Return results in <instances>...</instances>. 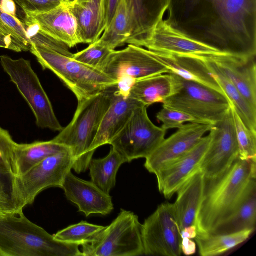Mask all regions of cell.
Instances as JSON below:
<instances>
[{"instance_id": "1", "label": "cell", "mask_w": 256, "mask_h": 256, "mask_svg": "<svg viewBox=\"0 0 256 256\" xmlns=\"http://www.w3.org/2000/svg\"><path fill=\"white\" fill-rule=\"evenodd\" d=\"M165 22L220 52L256 56V0H170Z\"/></svg>"}, {"instance_id": "2", "label": "cell", "mask_w": 256, "mask_h": 256, "mask_svg": "<svg viewBox=\"0 0 256 256\" xmlns=\"http://www.w3.org/2000/svg\"><path fill=\"white\" fill-rule=\"evenodd\" d=\"M256 178V162L238 157L220 176L204 179L203 194L196 214L197 234H208L239 206L251 181Z\"/></svg>"}, {"instance_id": "3", "label": "cell", "mask_w": 256, "mask_h": 256, "mask_svg": "<svg viewBox=\"0 0 256 256\" xmlns=\"http://www.w3.org/2000/svg\"><path fill=\"white\" fill-rule=\"evenodd\" d=\"M79 246L57 240L23 212L0 216V256H82Z\"/></svg>"}, {"instance_id": "4", "label": "cell", "mask_w": 256, "mask_h": 256, "mask_svg": "<svg viewBox=\"0 0 256 256\" xmlns=\"http://www.w3.org/2000/svg\"><path fill=\"white\" fill-rule=\"evenodd\" d=\"M108 90L78 101L72 120L52 139L70 149L77 174L85 172L92 158L90 148L111 103Z\"/></svg>"}, {"instance_id": "5", "label": "cell", "mask_w": 256, "mask_h": 256, "mask_svg": "<svg viewBox=\"0 0 256 256\" xmlns=\"http://www.w3.org/2000/svg\"><path fill=\"white\" fill-rule=\"evenodd\" d=\"M30 52L44 70L53 72L76 96L78 101L114 87L118 81L100 69L54 50L30 45Z\"/></svg>"}, {"instance_id": "6", "label": "cell", "mask_w": 256, "mask_h": 256, "mask_svg": "<svg viewBox=\"0 0 256 256\" xmlns=\"http://www.w3.org/2000/svg\"><path fill=\"white\" fill-rule=\"evenodd\" d=\"M82 246L83 256L144 255L142 224L133 212L121 208L116 218L94 241Z\"/></svg>"}, {"instance_id": "7", "label": "cell", "mask_w": 256, "mask_h": 256, "mask_svg": "<svg viewBox=\"0 0 256 256\" xmlns=\"http://www.w3.org/2000/svg\"><path fill=\"white\" fill-rule=\"evenodd\" d=\"M0 62L4 71L32 110L37 126L60 132L64 128L58 120L30 62L23 58L14 60L6 55L0 56Z\"/></svg>"}, {"instance_id": "8", "label": "cell", "mask_w": 256, "mask_h": 256, "mask_svg": "<svg viewBox=\"0 0 256 256\" xmlns=\"http://www.w3.org/2000/svg\"><path fill=\"white\" fill-rule=\"evenodd\" d=\"M180 80L178 92L166 100L162 106L186 112L205 124H214L232 106L226 95L198 83Z\"/></svg>"}, {"instance_id": "9", "label": "cell", "mask_w": 256, "mask_h": 256, "mask_svg": "<svg viewBox=\"0 0 256 256\" xmlns=\"http://www.w3.org/2000/svg\"><path fill=\"white\" fill-rule=\"evenodd\" d=\"M147 108H136L123 128L108 144L128 162L146 158L165 139L166 130L150 120Z\"/></svg>"}, {"instance_id": "10", "label": "cell", "mask_w": 256, "mask_h": 256, "mask_svg": "<svg viewBox=\"0 0 256 256\" xmlns=\"http://www.w3.org/2000/svg\"><path fill=\"white\" fill-rule=\"evenodd\" d=\"M144 255L179 256L182 238L174 204L160 205L142 224Z\"/></svg>"}, {"instance_id": "11", "label": "cell", "mask_w": 256, "mask_h": 256, "mask_svg": "<svg viewBox=\"0 0 256 256\" xmlns=\"http://www.w3.org/2000/svg\"><path fill=\"white\" fill-rule=\"evenodd\" d=\"M74 163L68 148L50 156L24 174L17 176L19 191L26 206L34 203L37 196L52 187L61 188Z\"/></svg>"}, {"instance_id": "12", "label": "cell", "mask_w": 256, "mask_h": 256, "mask_svg": "<svg viewBox=\"0 0 256 256\" xmlns=\"http://www.w3.org/2000/svg\"><path fill=\"white\" fill-rule=\"evenodd\" d=\"M232 108L222 120L212 125L209 132L210 142L200 167L206 178L220 176L238 157Z\"/></svg>"}, {"instance_id": "13", "label": "cell", "mask_w": 256, "mask_h": 256, "mask_svg": "<svg viewBox=\"0 0 256 256\" xmlns=\"http://www.w3.org/2000/svg\"><path fill=\"white\" fill-rule=\"evenodd\" d=\"M101 70L116 81L124 76L138 80L168 74L166 68L155 57L153 51L132 44L122 50H113Z\"/></svg>"}, {"instance_id": "14", "label": "cell", "mask_w": 256, "mask_h": 256, "mask_svg": "<svg viewBox=\"0 0 256 256\" xmlns=\"http://www.w3.org/2000/svg\"><path fill=\"white\" fill-rule=\"evenodd\" d=\"M212 125L196 122L184 124L146 158L145 168L155 174L192 149L210 132Z\"/></svg>"}, {"instance_id": "15", "label": "cell", "mask_w": 256, "mask_h": 256, "mask_svg": "<svg viewBox=\"0 0 256 256\" xmlns=\"http://www.w3.org/2000/svg\"><path fill=\"white\" fill-rule=\"evenodd\" d=\"M68 3L48 12L26 16V30L40 32L69 48L81 44L77 20Z\"/></svg>"}, {"instance_id": "16", "label": "cell", "mask_w": 256, "mask_h": 256, "mask_svg": "<svg viewBox=\"0 0 256 256\" xmlns=\"http://www.w3.org/2000/svg\"><path fill=\"white\" fill-rule=\"evenodd\" d=\"M142 46L150 50L177 56H206L224 54L172 28L163 19L157 24Z\"/></svg>"}, {"instance_id": "17", "label": "cell", "mask_w": 256, "mask_h": 256, "mask_svg": "<svg viewBox=\"0 0 256 256\" xmlns=\"http://www.w3.org/2000/svg\"><path fill=\"white\" fill-rule=\"evenodd\" d=\"M210 140V134L204 136L190 151L155 174L158 190L166 198H170L200 169Z\"/></svg>"}, {"instance_id": "18", "label": "cell", "mask_w": 256, "mask_h": 256, "mask_svg": "<svg viewBox=\"0 0 256 256\" xmlns=\"http://www.w3.org/2000/svg\"><path fill=\"white\" fill-rule=\"evenodd\" d=\"M70 201L86 217L92 214L106 216L114 210L112 198L92 181L82 180L69 172L61 188Z\"/></svg>"}, {"instance_id": "19", "label": "cell", "mask_w": 256, "mask_h": 256, "mask_svg": "<svg viewBox=\"0 0 256 256\" xmlns=\"http://www.w3.org/2000/svg\"><path fill=\"white\" fill-rule=\"evenodd\" d=\"M131 28L126 44L142 46L163 19L170 0H124Z\"/></svg>"}, {"instance_id": "20", "label": "cell", "mask_w": 256, "mask_h": 256, "mask_svg": "<svg viewBox=\"0 0 256 256\" xmlns=\"http://www.w3.org/2000/svg\"><path fill=\"white\" fill-rule=\"evenodd\" d=\"M250 105L256 110V56L220 54L211 56Z\"/></svg>"}, {"instance_id": "21", "label": "cell", "mask_w": 256, "mask_h": 256, "mask_svg": "<svg viewBox=\"0 0 256 256\" xmlns=\"http://www.w3.org/2000/svg\"><path fill=\"white\" fill-rule=\"evenodd\" d=\"M111 103L103 116L90 150L109 144L112 139L123 128L138 108L144 106L129 96H122L116 90L110 91Z\"/></svg>"}, {"instance_id": "22", "label": "cell", "mask_w": 256, "mask_h": 256, "mask_svg": "<svg viewBox=\"0 0 256 256\" xmlns=\"http://www.w3.org/2000/svg\"><path fill=\"white\" fill-rule=\"evenodd\" d=\"M154 52L155 57L172 74L202 84L225 95L214 80L204 56H177Z\"/></svg>"}, {"instance_id": "23", "label": "cell", "mask_w": 256, "mask_h": 256, "mask_svg": "<svg viewBox=\"0 0 256 256\" xmlns=\"http://www.w3.org/2000/svg\"><path fill=\"white\" fill-rule=\"evenodd\" d=\"M68 4L76 19L82 43L98 40L106 26V0H74Z\"/></svg>"}, {"instance_id": "24", "label": "cell", "mask_w": 256, "mask_h": 256, "mask_svg": "<svg viewBox=\"0 0 256 256\" xmlns=\"http://www.w3.org/2000/svg\"><path fill=\"white\" fill-rule=\"evenodd\" d=\"M180 86V78L176 75L160 74L136 80L128 96L148 107L156 103L162 104L177 93Z\"/></svg>"}, {"instance_id": "25", "label": "cell", "mask_w": 256, "mask_h": 256, "mask_svg": "<svg viewBox=\"0 0 256 256\" xmlns=\"http://www.w3.org/2000/svg\"><path fill=\"white\" fill-rule=\"evenodd\" d=\"M204 179V174L199 169L176 192L178 196L174 205L180 231L196 224L203 194Z\"/></svg>"}, {"instance_id": "26", "label": "cell", "mask_w": 256, "mask_h": 256, "mask_svg": "<svg viewBox=\"0 0 256 256\" xmlns=\"http://www.w3.org/2000/svg\"><path fill=\"white\" fill-rule=\"evenodd\" d=\"M256 222V182L253 179L238 208L227 218L217 224L208 234H229L245 230H255Z\"/></svg>"}, {"instance_id": "27", "label": "cell", "mask_w": 256, "mask_h": 256, "mask_svg": "<svg viewBox=\"0 0 256 256\" xmlns=\"http://www.w3.org/2000/svg\"><path fill=\"white\" fill-rule=\"evenodd\" d=\"M204 56L207 66L225 95L234 107L246 126L256 132V110H254L212 59Z\"/></svg>"}, {"instance_id": "28", "label": "cell", "mask_w": 256, "mask_h": 256, "mask_svg": "<svg viewBox=\"0 0 256 256\" xmlns=\"http://www.w3.org/2000/svg\"><path fill=\"white\" fill-rule=\"evenodd\" d=\"M67 148L52 140L28 144L16 143L14 158L17 176L24 174L47 157Z\"/></svg>"}, {"instance_id": "29", "label": "cell", "mask_w": 256, "mask_h": 256, "mask_svg": "<svg viewBox=\"0 0 256 256\" xmlns=\"http://www.w3.org/2000/svg\"><path fill=\"white\" fill-rule=\"evenodd\" d=\"M125 162H128L126 160L111 146L107 156L91 160L88 168L92 182L105 193L110 194L115 186L118 172Z\"/></svg>"}, {"instance_id": "30", "label": "cell", "mask_w": 256, "mask_h": 256, "mask_svg": "<svg viewBox=\"0 0 256 256\" xmlns=\"http://www.w3.org/2000/svg\"><path fill=\"white\" fill-rule=\"evenodd\" d=\"M254 230H248L229 234H197L194 238L202 256L222 254L246 242Z\"/></svg>"}, {"instance_id": "31", "label": "cell", "mask_w": 256, "mask_h": 256, "mask_svg": "<svg viewBox=\"0 0 256 256\" xmlns=\"http://www.w3.org/2000/svg\"><path fill=\"white\" fill-rule=\"evenodd\" d=\"M103 32L98 40L110 50L126 44L131 34V28L124 0H120L112 19Z\"/></svg>"}, {"instance_id": "32", "label": "cell", "mask_w": 256, "mask_h": 256, "mask_svg": "<svg viewBox=\"0 0 256 256\" xmlns=\"http://www.w3.org/2000/svg\"><path fill=\"white\" fill-rule=\"evenodd\" d=\"M24 207L17 176L0 166V209L4 214H18Z\"/></svg>"}, {"instance_id": "33", "label": "cell", "mask_w": 256, "mask_h": 256, "mask_svg": "<svg viewBox=\"0 0 256 256\" xmlns=\"http://www.w3.org/2000/svg\"><path fill=\"white\" fill-rule=\"evenodd\" d=\"M105 228L82 221L58 231L54 236L64 242L82 246L91 243Z\"/></svg>"}, {"instance_id": "34", "label": "cell", "mask_w": 256, "mask_h": 256, "mask_svg": "<svg viewBox=\"0 0 256 256\" xmlns=\"http://www.w3.org/2000/svg\"><path fill=\"white\" fill-rule=\"evenodd\" d=\"M236 135L238 147V158L256 162V132L250 130L232 106Z\"/></svg>"}, {"instance_id": "35", "label": "cell", "mask_w": 256, "mask_h": 256, "mask_svg": "<svg viewBox=\"0 0 256 256\" xmlns=\"http://www.w3.org/2000/svg\"><path fill=\"white\" fill-rule=\"evenodd\" d=\"M0 32L11 36L25 52L30 51V42L24 24L16 16L5 12L0 6Z\"/></svg>"}, {"instance_id": "36", "label": "cell", "mask_w": 256, "mask_h": 256, "mask_svg": "<svg viewBox=\"0 0 256 256\" xmlns=\"http://www.w3.org/2000/svg\"><path fill=\"white\" fill-rule=\"evenodd\" d=\"M112 51L100 44L98 40L90 44L86 49L73 54L72 58L84 64L101 70Z\"/></svg>"}, {"instance_id": "37", "label": "cell", "mask_w": 256, "mask_h": 256, "mask_svg": "<svg viewBox=\"0 0 256 256\" xmlns=\"http://www.w3.org/2000/svg\"><path fill=\"white\" fill-rule=\"evenodd\" d=\"M157 120L162 123V128L167 130L171 128H179L185 122L204 124L196 118L181 111L162 106L156 116Z\"/></svg>"}, {"instance_id": "38", "label": "cell", "mask_w": 256, "mask_h": 256, "mask_svg": "<svg viewBox=\"0 0 256 256\" xmlns=\"http://www.w3.org/2000/svg\"><path fill=\"white\" fill-rule=\"evenodd\" d=\"M16 144L9 132L0 127V166L16 175L14 158Z\"/></svg>"}, {"instance_id": "39", "label": "cell", "mask_w": 256, "mask_h": 256, "mask_svg": "<svg viewBox=\"0 0 256 256\" xmlns=\"http://www.w3.org/2000/svg\"><path fill=\"white\" fill-rule=\"evenodd\" d=\"M24 12L26 16L36 15L51 10L68 2L70 0H14Z\"/></svg>"}, {"instance_id": "40", "label": "cell", "mask_w": 256, "mask_h": 256, "mask_svg": "<svg viewBox=\"0 0 256 256\" xmlns=\"http://www.w3.org/2000/svg\"><path fill=\"white\" fill-rule=\"evenodd\" d=\"M136 81L130 76H124L118 80L117 84L114 88L120 94L128 97L130 90Z\"/></svg>"}, {"instance_id": "41", "label": "cell", "mask_w": 256, "mask_h": 256, "mask_svg": "<svg viewBox=\"0 0 256 256\" xmlns=\"http://www.w3.org/2000/svg\"><path fill=\"white\" fill-rule=\"evenodd\" d=\"M0 48L8 49L16 52H25L24 48L11 36L0 32Z\"/></svg>"}, {"instance_id": "42", "label": "cell", "mask_w": 256, "mask_h": 256, "mask_svg": "<svg viewBox=\"0 0 256 256\" xmlns=\"http://www.w3.org/2000/svg\"><path fill=\"white\" fill-rule=\"evenodd\" d=\"M120 0H106V28L112 19Z\"/></svg>"}, {"instance_id": "43", "label": "cell", "mask_w": 256, "mask_h": 256, "mask_svg": "<svg viewBox=\"0 0 256 256\" xmlns=\"http://www.w3.org/2000/svg\"><path fill=\"white\" fill-rule=\"evenodd\" d=\"M182 252L186 256H191L196 252V242L188 238L182 239L181 244Z\"/></svg>"}, {"instance_id": "44", "label": "cell", "mask_w": 256, "mask_h": 256, "mask_svg": "<svg viewBox=\"0 0 256 256\" xmlns=\"http://www.w3.org/2000/svg\"><path fill=\"white\" fill-rule=\"evenodd\" d=\"M180 235L182 239L184 238H194L197 236L196 225H192L184 228L180 231Z\"/></svg>"}, {"instance_id": "45", "label": "cell", "mask_w": 256, "mask_h": 256, "mask_svg": "<svg viewBox=\"0 0 256 256\" xmlns=\"http://www.w3.org/2000/svg\"><path fill=\"white\" fill-rule=\"evenodd\" d=\"M0 6L8 13H12L16 9V4L14 0H0Z\"/></svg>"}, {"instance_id": "46", "label": "cell", "mask_w": 256, "mask_h": 256, "mask_svg": "<svg viewBox=\"0 0 256 256\" xmlns=\"http://www.w3.org/2000/svg\"><path fill=\"white\" fill-rule=\"evenodd\" d=\"M4 214L2 212V211L0 209V216L4 215Z\"/></svg>"}, {"instance_id": "47", "label": "cell", "mask_w": 256, "mask_h": 256, "mask_svg": "<svg viewBox=\"0 0 256 256\" xmlns=\"http://www.w3.org/2000/svg\"><path fill=\"white\" fill-rule=\"evenodd\" d=\"M72 0H70V1H72Z\"/></svg>"}, {"instance_id": "48", "label": "cell", "mask_w": 256, "mask_h": 256, "mask_svg": "<svg viewBox=\"0 0 256 256\" xmlns=\"http://www.w3.org/2000/svg\"></svg>"}]
</instances>
